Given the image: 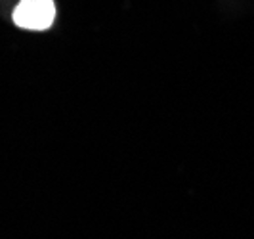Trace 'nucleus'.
Masks as SVG:
<instances>
[{
  "instance_id": "nucleus-1",
  "label": "nucleus",
  "mask_w": 254,
  "mask_h": 239,
  "mask_svg": "<svg viewBox=\"0 0 254 239\" xmlns=\"http://www.w3.org/2000/svg\"><path fill=\"white\" fill-rule=\"evenodd\" d=\"M13 23L27 31H46L56 19L54 0H19L13 10Z\"/></svg>"
}]
</instances>
